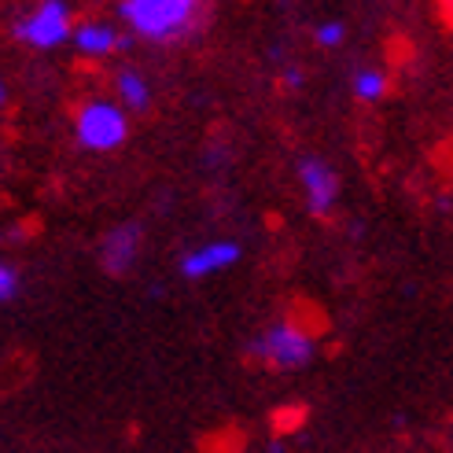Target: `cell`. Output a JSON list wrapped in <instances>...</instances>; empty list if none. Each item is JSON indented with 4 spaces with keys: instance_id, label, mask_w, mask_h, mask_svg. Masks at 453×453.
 Wrapping results in <instances>:
<instances>
[{
    "instance_id": "1",
    "label": "cell",
    "mask_w": 453,
    "mask_h": 453,
    "mask_svg": "<svg viewBox=\"0 0 453 453\" xmlns=\"http://www.w3.org/2000/svg\"><path fill=\"white\" fill-rule=\"evenodd\" d=\"M119 15L133 37L170 44L196 30L203 15V0H122Z\"/></svg>"
},
{
    "instance_id": "2",
    "label": "cell",
    "mask_w": 453,
    "mask_h": 453,
    "mask_svg": "<svg viewBox=\"0 0 453 453\" xmlns=\"http://www.w3.org/2000/svg\"><path fill=\"white\" fill-rule=\"evenodd\" d=\"M74 12L66 0H37L30 12L12 22V37L34 52H56L74 37Z\"/></svg>"
},
{
    "instance_id": "3",
    "label": "cell",
    "mask_w": 453,
    "mask_h": 453,
    "mask_svg": "<svg viewBox=\"0 0 453 453\" xmlns=\"http://www.w3.org/2000/svg\"><path fill=\"white\" fill-rule=\"evenodd\" d=\"M313 354H317V339L296 321H273L251 339V357H258L262 365L280 369V372L310 365Z\"/></svg>"
},
{
    "instance_id": "4",
    "label": "cell",
    "mask_w": 453,
    "mask_h": 453,
    "mask_svg": "<svg viewBox=\"0 0 453 453\" xmlns=\"http://www.w3.org/2000/svg\"><path fill=\"white\" fill-rule=\"evenodd\" d=\"M74 137L85 151H115L129 141V111L119 100H85L74 111Z\"/></svg>"
},
{
    "instance_id": "5",
    "label": "cell",
    "mask_w": 453,
    "mask_h": 453,
    "mask_svg": "<svg viewBox=\"0 0 453 453\" xmlns=\"http://www.w3.org/2000/svg\"><path fill=\"white\" fill-rule=\"evenodd\" d=\"M296 177H299V188L306 199V211L313 218H328L339 203V173L328 158L321 155H303L296 163Z\"/></svg>"
},
{
    "instance_id": "6",
    "label": "cell",
    "mask_w": 453,
    "mask_h": 453,
    "mask_svg": "<svg viewBox=\"0 0 453 453\" xmlns=\"http://www.w3.org/2000/svg\"><path fill=\"white\" fill-rule=\"evenodd\" d=\"M243 255V247L236 240H207V243H199L192 247V251L180 255V277L185 280H207L214 273H225V269H233Z\"/></svg>"
},
{
    "instance_id": "7",
    "label": "cell",
    "mask_w": 453,
    "mask_h": 453,
    "mask_svg": "<svg viewBox=\"0 0 453 453\" xmlns=\"http://www.w3.org/2000/svg\"><path fill=\"white\" fill-rule=\"evenodd\" d=\"M71 44L85 59H107V56L129 49V34H122L115 22H107V19H81L74 27Z\"/></svg>"
},
{
    "instance_id": "8",
    "label": "cell",
    "mask_w": 453,
    "mask_h": 453,
    "mask_svg": "<svg viewBox=\"0 0 453 453\" xmlns=\"http://www.w3.org/2000/svg\"><path fill=\"white\" fill-rule=\"evenodd\" d=\"M141 247H144V229L137 221H122V225H115L107 236H104V243H100V265L107 269V273H129L133 265H137V258H141Z\"/></svg>"
},
{
    "instance_id": "9",
    "label": "cell",
    "mask_w": 453,
    "mask_h": 453,
    "mask_svg": "<svg viewBox=\"0 0 453 453\" xmlns=\"http://www.w3.org/2000/svg\"><path fill=\"white\" fill-rule=\"evenodd\" d=\"M115 100L129 111V115H144V111H151V81L137 71V66H122L115 74Z\"/></svg>"
},
{
    "instance_id": "10",
    "label": "cell",
    "mask_w": 453,
    "mask_h": 453,
    "mask_svg": "<svg viewBox=\"0 0 453 453\" xmlns=\"http://www.w3.org/2000/svg\"><path fill=\"white\" fill-rule=\"evenodd\" d=\"M350 93L361 104H380L391 93V78H388L383 66H357V71L350 74Z\"/></svg>"
},
{
    "instance_id": "11",
    "label": "cell",
    "mask_w": 453,
    "mask_h": 453,
    "mask_svg": "<svg viewBox=\"0 0 453 453\" xmlns=\"http://www.w3.org/2000/svg\"><path fill=\"white\" fill-rule=\"evenodd\" d=\"M313 41L321 44V49H339V44L347 41V27L339 19H328V22H321V27L313 30Z\"/></svg>"
},
{
    "instance_id": "12",
    "label": "cell",
    "mask_w": 453,
    "mask_h": 453,
    "mask_svg": "<svg viewBox=\"0 0 453 453\" xmlns=\"http://www.w3.org/2000/svg\"><path fill=\"white\" fill-rule=\"evenodd\" d=\"M19 288H22V277H19V269L8 262V258H0V306L12 303L19 296Z\"/></svg>"
},
{
    "instance_id": "13",
    "label": "cell",
    "mask_w": 453,
    "mask_h": 453,
    "mask_svg": "<svg viewBox=\"0 0 453 453\" xmlns=\"http://www.w3.org/2000/svg\"><path fill=\"white\" fill-rule=\"evenodd\" d=\"M303 81H306L303 66H288V71L280 74V85H284V88H303Z\"/></svg>"
},
{
    "instance_id": "14",
    "label": "cell",
    "mask_w": 453,
    "mask_h": 453,
    "mask_svg": "<svg viewBox=\"0 0 453 453\" xmlns=\"http://www.w3.org/2000/svg\"><path fill=\"white\" fill-rule=\"evenodd\" d=\"M4 107H8V85L0 81V111H4Z\"/></svg>"
}]
</instances>
